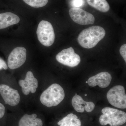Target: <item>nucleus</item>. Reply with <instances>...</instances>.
<instances>
[{"label":"nucleus","instance_id":"obj_20","mask_svg":"<svg viewBox=\"0 0 126 126\" xmlns=\"http://www.w3.org/2000/svg\"><path fill=\"white\" fill-rule=\"evenodd\" d=\"M8 68V66L5 61L0 57V71L2 69L6 70Z\"/></svg>","mask_w":126,"mask_h":126},{"label":"nucleus","instance_id":"obj_14","mask_svg":"<svg viewBox=\"0 0 126 126\" xmlns=\"http://www.w3.org/2000/svg\"><path fill=\"white\" fill-rule=\"evenodd\" d=\"M35 113L29 115L25 114L22 117L18 123L19 126H43V123L40 118H37Z\"/></svg>","mask_w":126,"mask_h":126},{"label":"nucleus","instance_id":"obj_13","mask_svg":"<svg viewBox=\"0 0 126 126\" xmlns=\"http://www.w3.org/2000/svg\"><path fill=\"white\" fill-rule=\"evenodd\" d=\"M20 19L18 16L10 12L0 14V30L16 24L19 22Z\"/></svg>","mask_w":126,"mask_h":126},{"label":"nucleus","instance_id":"obj_18","mask_svg":"<svg viewBox=\"0 0 126 126\" xmlns=\"http://www.w3.org/2000/svg\"><path fill=\"white\" fill-rule=\"evenodd\" d=\"M119 53L126 63V44H124L121 46L119 49Z\"/></svg>","mask_w":126,"mask_h":126},{"label":"nucleus","instance_id":"obj_22","mask_svg":"<svg viewBox=\"0 0 126 126\" xmlns=\"http://www.w3.org/2000/svg\"><path fill=\"white\" fill-rule=\"evenodd\" d=\"M84 96H87V94H84Z\"/></svg>","mask_w":126,"mask_h":126},{"label":"nucleus","instance_id":"obj_9","mask_svg":"<svg viewBox=\"0 0 126 126\" xmlns=\"http://www.w3.org/2000/svg\"><path fill=\"white\" fill-rule=\"evenodd\" d=\"M69 13L72 20L78 24L86 25L94 24V16L83 9L73 7L69 10Z\"/></svg>","mask_w":126,"mask_h":126},{"label":"nucleus","instance_id":"obj_7","mask_svg":"<svg viewBox=\"0 0 126 126\" xmlns=\"http://www.w3.org/2000/svg\"><path fill=\"white\" fill-rule=\"evenodd\" d=\"M0 96L5 104L12 107L17 106L20 101L18 90L5 84L0 83Z\"/></svg>","mask_w":126,"mask_h":126},{"label":"nucleus","instance_id":"obj_24","mask_svg":"<svg viewBox=\"0 0 126 126\" xmlns=\"http://www.w3.org/2000/svg\"><path fill=\"white\" fill-rule=\"evenodd\" d=\"M77 95V94H75V95Z\"/></svg>","mask_w":126,"mask_h":126},{"label":"nucleus","instance_id":"obj_4","mask_svg":"<svg viewBox=\"0 0 126 126\" xmlns=\"http://www.w3.org/2000/svg\"><path fill=\"white\" fill-rule=\"evenodd\" d=\"M36 34L39 41L44 46L49 47L54 43V30L51 23L48 21L43 20L40 22Z\"/></svg>","mask_w":126,"mask_h":126},{"label":"nucleus","instance_id":"obj_1","mask_svg":"<svg viewBox=\"0 0 126 126\" xmlns=\"http://www.w3.org/2000/svg\"><path fill=\"white\" fill-rule=\"evenodd\" d=\"M106 34V31L103 27L94 26L81 32L78 37V42L84 48H92L105 37Z\"/></svg>","mask_w":126,"mask_h":126},{"label":"nucleus","instance_id":"obj_8","mask_svg":"<svg viewBox=\"0 0 126 126\" xmlns=\"http://www.w3.org/2000/svg\"><path fill=\"white\" fill-rule=\"evenodd\" d=\"M27 50L23 47H16L12 51L8 57L7 66L10 69H16L25 62Z\"/></svg>","mask_w":126,"mask_h":126},{"label":"nucleus","instance_id":"obj_11","mask_svg":"<svg viewBox=\"0 0 126 126\" xmlns=\"http://www.w3.org/2000/svg\"><path fill=\"white\" fill-rule=\"evenodd\" d=\"M112 77L109 73L102 72L90 77L88 80V84L90 87L98 86L100 88L107 87L111 83Z\"/></svg>","mask_w":126,"mask_h":126},{"label":"nucleus","instance_id":"obj_16","mask_svg":"<svg viewBox=\"0 0 126 126\" xmlns=\"http://www.w3.org/2000/svg\"><path fill=\"white\" fill-rule=\"evenodd\" d=\"M86 0L89 5L101 12H107L110 10V5L106 0Z\"/></svg>","mask_w":126,"mask_h":126},{"label":"nucleus","instance_id":"obj_19","mask_svg":"<svg viewBox=\"0 0 126 126\" xmlns=\"http://www.w3.org/2000/svg\"><path fill=\"white\" fill-rule=\"evenodd\" d=\"M5 113V107L4 104L0 102V120L4 117Z\"/></svg>","mask_w":126,"mask_h":126},{"label":"nucleus","instance_id":"obj_15","mask_svg":"<svg viewBox=\"0 0 126 126\" xmlns=\"http://www.w3.org/2000/svg\"><path fill=\"white\" fill-rule=\"evenodd\" d=\"M60 126H81V122L77 115L73 113L68 114L58 123Z\"/></svg>","mask_w":126,"mask_h":126},{"label":"nucleus","instance_id":"obj_10","mask_svg":"<svg viewBox=\"0 0 126 126\" xmlns=\"http://www.w3.org/2000/svg\"><path fill=\"white\" fill-rule=\"evenodd\" d=\"M19 84L25 95L29 94L30 93L34 94L36 92L38 86V80L34 77L33 73L30 71L27 72L25 79L19 81Z\"/></svg>","mask_w":126,"mask_h":126},{"label":"nucleus","instance_id":"obj_23","mask_svg":"<svg viewBox=\"0 0 126 126\" xmlns=\"http://www.w3.org/2000/svg\"><path fill=\"white\" fill-rule=\"evenodd\" d=\"M86 83H88V81H86Z\"/></svg>","mask_w":126,"mask_h":126},{"label":"nucleus","instance_id":"obj_6","mask_svg":"<svg viewBox=\"0 0 126 126\" xmlns=\"http://www.w3.org/2000/svg\"><path fill=\"white\" fill-rule=\"evenodd\" d=\"M57 61L63 65L70 67H76L81 61V58L72 47L63 49L56 55Z\"/></svg>","mask_w":126,"mask_h":126},{"label":"nucleus","instance_id":"obj_2","mask_svg":"<svg viewBox=\"0 0 126 126\" xmlns=\"http://www.w3.org/2000/svg\"><path fill=\"white\" fill-rule=\"evenodd\" d=\"M65 93L59 84L54 83L44 91L40 97L41 103L47 107H55L64 99Z\"/></svg>","mask_w":126,"mask_h":126},{"label":"nucleus","instance_id":"obj_21","mask_svg":"<svg viewBox=\"0 0 126 126\" xmlns=\"http://www.w3.org/2000/svg\"><path fill=\"white\" fill-rule=\"evenodd\" d=\"M83 0H73V4L74 7H80L83 5Z\"/></svg>","mask_w":126,"mask_h":126},{"label":"nucleus","instance_id":"obj_12","mask_svg":"<svg viewBox=\"0 0 126 126\" xmlns=\"http://www.w3.org/2000/svg\"><path fill=\"white\" fill-rule=\"evenodd\" d=\"M72 104L75 110L79 112L82 113L84 110L88 112L92 111L95 105L92 102H86L79 95H75L72 99Z\"/></svg>","mask_w":126,"mask_h":126},{"label":"nucleus","instance_id":"obj_5","mask_svg":"<svg viewBox=\"0 0 126 126\" xmlns=\"http://www.w3.org/2000/svg\"><path fill=\"white\" fill-rule=\"evenodd\" d=\"M110 104L119 109L126 108V95L123 86L117 85L112 88L107 95Z\"/></svg>","mask_w":126,"mask_h":126},{"label":"nucleus","instance_id":"obj_17","mask_svg":"<svg viewBox=\"0 0 126 126\" xmlns=\"http://www.w3.org/2000/svg\"><path fill=\"white\" fill-rule=\"evenodd\" d=\"M27 5L34 8L44 7L47 4L48 0H23Z\"/></svg>","mask_w":126,"mask_h":126},{"label":"nucleus","instance_id":"obj_3","mask_svg":"<svg viewBox=\"0 0 126 126\" xmlns=\"http://www.w3.org/2000/svg\"><path fill=\"white\" fill-rule=\"evenodd\" d=\"M103 115L100 116V124L105 126H119L123 125L126 122V113L121 110L110 107H105L102 110Z\"/></svg>","mask_w":126,"mask_h":126}]
</instances>
